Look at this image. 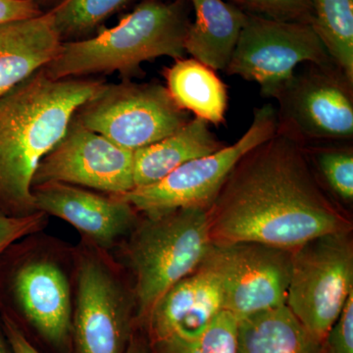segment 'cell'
Here are the masks:
<instances>
[{
    "label": "cell",
    "instance_id": "6da1fadb",
    "mask_svg": "<svg viewBox=\"0 0 353 353\" xmlns=\"http://www.w3.org/2000/svg\"><path fill=\"white\" fill-rule=\"evenodd\" d=\"M208 218L213 245L254 241L289 250L352 228L323 192L303 145L278 131L241 158Z\"/></svg>",
    "mask_w": 353,
    "mask_h": 353
},
{
    "label": "cell",
    "instance_id": "e0dca14e",
    "mask_svg": "<svg viewBox=\"0 0 353 353\" xmlns=\"http://www.w3.org/2000/svg\"><path fill=\"white\" fill-rule=\"evenodd\" d=\"M189 1L196 19L185 37V52L214 71H226L248 13L224 0Z\"/></svg>",
    "mask_w": 353,
    "mask_h": 353
},
{
    "label": "cell",
    "instance_id": "4fadbf2b",
    "mask_svg": "<svg viewBox=\"0 0 353 353\" xmlns=\"http://www.w3.org/2000/svg\"><path fill=\"white\" fill-rule=\"evenodd\" d=\"M46 183H69L110 196L126 194L134 189V152L73 118L32 178V188Z\"/></svg>",
    "mask_w": 353,
    "mask_h": 353
},
{
    "label": "cell",
    "instance_id": "3957f363",
    "mask_svg": "<svg viewBox=\"0 0 353 353\" xmlns=\"http://www.w3.org/2000/svg\"><path fill=\"white\" fill-rule=\"evenodd\" d=\"M74 245L43 231L0 254V313L41 353H73Z\"/></svg>",
    "mask_w": 353,
    "mask_h": 353
},
{
    "label": "cell",
    "instance_id": "5bb4252c",
    "mask_svg": "<svg viewBox=\"0 0 353 353\" xmlns=\"http://www.w3.org/2000/svg\"><path fill=\"white\" fill-rule=\"evenodd\" d=\"M39 212L66 221L80 238L112 252L131 234L141 213L120 197L64 183H46L32 189Z\"/></svg>",
    "mask_w": 353,
    "mask_h": 353
},
{
    "label": "cell",
    "instance_id": "7a4b0ae2",
    "mask_svg": "<svg viewBox=\"0 0 353 353\" xmlns=\"http://www.w3.org/2000/svg\"><path fill=\"white\" fill-rule=\"evenodd\" d=\"M103 83L88 78L57 80L41 69L0 97V214L22 218L39 212L32 188L39 162Z\"/></svg>",
    "mask_w": 353,
    "mask_h": 353
},
{
    "label": "cell",
    "instance_id": "d4e9b609",
    "mask_svg": "<svg viewBox=\"0 0 353 353\" xmlns=\"http://www.w3.org/2000/svg\"><path fill=\"white\" fill-rule=\"evenodd\" d=\"M316 163L325 182L341 199L352 202L353 153L352 150H323L315 154Z\"/></svg>",
    "mask_w": 353,
    "mask_h": 353
},
{
    "label": "cell",
    "instance_id": "1f68e13d",
    "mask_svg": "<svg viewBox=\"0 0 353 353\" xmlns=\"http://www.w3.org/2000/svg\"><path fill=\"white\" fill-rule=\"evenodd\" d=\"M34 1L38 2V3L39 4V0H34Z\"/></svg>",
    "mask_w": 353,
    "mask_h": 353
},
{
    "label": "cell",
    "instance_id": "ac0fdd59",
    "mask_svg": "<svg viewBox=\"0 0 353 353\" xmlns=\"http://www.w3.org/2000/svg\"><path fill=\"white\" fill-rule=\"evenodd\" d=\"M225 146L209 129L208 122L197 117L190 119L170 136L134 150V189L157 183L190 160Z\"/></svg>",
    "mask_w": 353,
    "mask_h": 353
},
{
    "label": "cell",
    "instance_id": "9c48e42d",
    "mask_svg": "<svg viewBox=\"0 0 353 353\" xmlns=\"http://www.w3.org/2000/svg\"><path fill=\"white\" fill-rule=\"evenodd\" d=\"M277 127V110L272 104L255 108L250 127L234 145L190 160L157 183L116 196L129 202L141 214L188 208L208 210L241 158L271 139Z\"/></svg>",
    "mask_w": 353,
    "mask_h": 353
},
{
    "label": "cell",
    "instance_id": "7402d4cb",
    "mask_svg": "<svg viewBox=\"0 0 353 353\" xmlns=\"http://www.w3.org/2000/svg\"><path fill=\"white\" fill-rule=\"evenodd\" d=\"M132 0H57L51 14L62 41L88 39Z\"/></svg>",
    "mask_w": 353,
    "mask_h": 353
},
{
    "label": "cell",
    "instance_id": "52a82bcc",
    "mask_svg": "<svg viewBox=\"0 0 353 353\" xmlns=\"http://www.w3.org/2000/svg\"><path fill=\"white\" fill-rule=\"evenodd\" d=\"M73 118L131 152L170 136L190 120L189 112L176 105L166 87L131 80L104 83Z\"/></svg>",
    "mask_w": 353,
    "mask_h": 353
},
{
    "label": "cell",
    "instance_id": "484cf974",
    "mask_svg": "<svg viewBox=\"0 0 353 353\" xmlns=\"http://www.w3.org/2000/svg\"><path fill=\"white\" fill-rule=\"evenodd\" d=\"M50 222V216L37 212L27 217H8L0 214V254L11 243L29 234L44 231Z\"/></svg>",
    "mask_w": 353,
    "mask_h": 353
},
{
    "label": "cell",
    "instance_id": "30bf717a",
    "mask_svg": "<svg viewBox=\"0 0 353 353\" xmlns=\"http://www.w3.org/2000/svg\"><path fill=\"white\" fill-rule=\"evenodd\" d=\"M304 62L322 67L336 65L312 26L248 13L226 72L256 82L263 97L275 99Z\"/></svg>",
    "mask_w": 353,
    "mask_h": 353
},
{
    "label": "cell",
    "instance_id": "4316f807",
    "mask_svg": "<svg viewBox=\"0 0 353 353\" xmlns=\"http://www.w3.org/2000/svg\"><path fill=\"white\" fill-rule=\"evenodd\" d=\"M323 353H353V292L330 329L323 343Z\"/></svg>",
    "mask_w": 353,
    "mask_h": 353
},
{
    "label": "cell",
    "instance_id": "5b68a950",
    "mask_svg": "<svg viewBox=\"0 0 353 353\" xmlns=\"http://www.w3.org/2000/svg\"><path fill=\"white\" fill-rule=\"evenodd\" d=\"M212 246L205 209L141 213L131 234L111 252L131 278L136 326L174 285L201 266Z\"/></svg>",
    "mask_w": 353,
    "mask_h": 353
},
{
    "label": "cell",
    "instance_id": "7c38bea8",
    "mask_svg": "<svg viewBox=\"0 0 353 353\" xmlns=\"http://www.w3.org/2000/svg\"><path fill=\"white\" fill-rule=\"evenodd\" d=\"M292 250L240 241L213 245L206 261L219 275L224 309L240 320L287 303Z\"/></svg>",
    "mask_w": 353,
    "mask_h": 353
},
{
    "label": "cell",
    "instance_id": "2e32d148",
    "mask_svg": "<svg viewBox=\"0 0 353 353\" xmlns=\"http://www.w3.org/2000/svg\"><path fill=\"white\" fill-rule=\"evenodd\" d=\"M62 43L48 11L0 25V97L50 63Z\"/></svg>",
    "mask_w": 353,
    "mask_h": 353
},
{
    "label": "cell",
    "instance_id": "8992f818",
    "mask_svg": "<svg viewBox=\"0 0 353 353\" xmlns=\"http://www.w3.org/2000/svg\"><path fill=\"white\" fill-rule=\"evenodd\" d=\"M74 259L73 353H126L136 327L129 274L85 239L74 245Z\"/></svg>",
    "mask_w": 353,
    "mask_h": 353
},
{
    "label": "cell",
    "instance_id": "f1b7e54d",
    "mask_svg": "<svg viewBox=\"0 0 353 353\" xmlns=\"http://www.w3.org/2000/svg\"><path fill=\"white\" fill-rule=\"evenodd\" d=\"M0 321L12 353H41L8 316L0 313Z\"/></svg>",
    "mask_w": 353,
    "mask_h": 353
},
{
    "label": "cell",
    "instance_id": "f546056e",
    "mask_svg": "<svg viewBox=\"0 0 353 353\" xmlns=\"http://www.w3.org/2000/svg\"><path fill=\"white\" fill-rule=\"evenodd\" d=\"M126 353H150L145 336L137 327H134L131 339H130Z\"/></svg>",
    "mask_w": 353,
    "mask_h": 353
},
{
    "label": "cell",
    "instance_id": "83f0119b",
    "mask_svg": "<svg viewBox=\"0 0 353 353\" xmlns=\"http://www.w3.org/2000/svg\"><path fill=\"white\" fill-rule=\"evenodd\" d=\"M43 13L41 6L34 0H0V25L36 17Z\"/></svg>",
    "mask_w": 353,
    "mask_h": 353
},
{
    "label": "cell",
    "instance_id": "603a6c76",
    "mask_svg": "<svg viewBox=\"0 0 353 353\" xmlns=\"http://www.w3.org/2000/svg\"><path fill=\"white\" fill-rule=\"evenodd\" d=\"M238 322L232 313L224 310L196 338L148 345V350L150 353H236Z\"/></svg>",
    "mask_w": 353,
    "mask_h": 353
},
{
    "label": "cell",
    "instance_id": "ffe728a7",
    "mask_svg": "<svg viewBox=\"0 0 353 353\" xmlns=\"http://www.w3.org/2000/svg\"><path fill=\"white\" fill-rule=\"evenodd\" d=\"M163 75L167 90L179 108L211 124L225 122L227 88L214 70L194 58H183L165 68Z\"/></svg>",
    "mask_w": 353,
    "mask_h": 353
},
{
    "label": "cell",
    "instance_id": "9a60e30c",
    "mask_svg": "<svg viewBox=\"0 0 353 353\" xmlns=\"http://www.w3.org/2000/svg\"><path fill=\"white\" fill-rule=\"evenodd\" d=\"M224 310L219 275L204 259L196 271L174 285L145 321L136 327L145 336L148 347L192 340L203 333Z\"/></svg>",
    "mask_w": 353,
    "mask_h": 353
},
{
    "label": "cell",
    "instance_id": "ba28073f",
    "mask_svg": "<svg viewBox=\"0 0 353 353\" xmlns=\"http://www.w3.org/2000/svg\"><path fill=\"white\" fill-rule=\"evenodd\" d=\"M352 292L350 232L324 234L292 250L285 305L316 340L324 343Z\"/></svg>",
    "mask_w": 353,
    "mask_h": 353
},
{
    "label": "cell",
    "instance_id": "cb8c5ba5",
    "mask_svg": "<svg viewBox=\"0 0 353 353\" xmlns=\"http://www.w3.org/2000/svg\"><path fill=\"white\" fill-rule=\"evenodd\" d=\"M246 13L279 22L310 24L315 0H229Z\"/></svg>",
    "mask_w": 353,
    "mask_h": 353
},
{
    "label": "cell",
    "instance_id": "44dd1931",
    "mask_svg": "<svg viewBox=\"0 0 353 353\" xmlns=\"http://www.w3.org/2000/svg\"><path fill=\"white\" fill-rule=\"evenodd\" d=\"M311 26L334 63L353 82V0H315Z\"/></svg>",
    "mask_w": 353,
    "mask_h": 353
},
{
    "label": "cell",
    "instance_id": "d6986e66",
    "mask_svg": "<svg viewBox=\"0 0 353 353\" xmlns=\"http://www.w3.org/2000/svg\"><path fill=\"white\" fill-rule=\"evenodd\" d=\"M236 353H323V343L284 305L239 320Z\"/></svg>",
    "mask_w": 353,
    "mask_h": 353
},
{
    "label": "cell",
    "instance_id": "4dcf8cb0",
    "mask_svg": "<svg viewBox=\"0 0 353 353\" xmlns=\"http://www.w3.org/2000/svg\"><path fill=\"white\" fill-rule=\"evenodd\" d=\"M0 353H12L0 321Z\"/></svg>",
    "mask_w": 353,
    "mask_h": 353
},
{
    "label": "cell",
    "instance_id": "8fae6325",
    "mask_svg": "<svg viewBox=\"0 0 353 353\" xmlns=\"http://www.w3.org/2000/svg\"><path fill=\"white\" fill-rule=\"evenodd\" d=\"M353 82L336 65L310 69L275 97L277 131L297 143L345 141L353 137Z\"/></svg>",
    "mask_w": 353,
    "mask_h": 353
},
{
    "label": "cell",
    "instance_id": "277c9868",
    "mask_svg": "<svg viewBox=\"0 0 353 353\" xmlns=\"http://www.w3.org/2000/svg\"><path fill=\"white\" fill-rule=\"evenodd\" d=\"M190 6L189 0H145L114 27L88 39L62 43L44 73L57 80L113 73L131 80L143 75V62L162 57L183 59Z\"/></svg>",
    "mask_w": 353,
    "mask_h": 353
}]
</instances>
